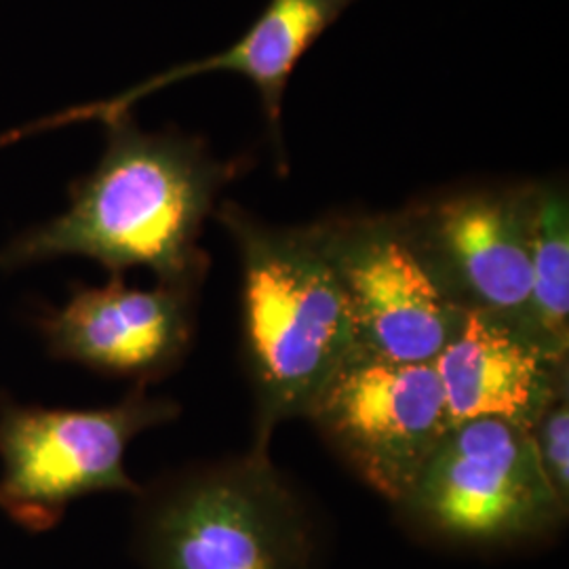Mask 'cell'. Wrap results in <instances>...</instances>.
I'll return each instance as SVG.
<instances>
[{
    "label": "cell",
    "instance_id": "1",
    "mask_svg": "<svg viewBox=\"0 0 569 569\" xmlns=\"http://www.w3.org/2000/svg\"><path fill=\"white\" fill-rule=\"evenodd\" d=\"M106 127L102 157L70 186L68 207L4 244L0 268L87 258L112 277L148 268L157 283L199 291L204 220L241 164L218 161L199 138L143 131L131 114Z\"/></svg>",
    "mask_w": 569,
    "mask_h": 569
},
{
    "label": "cell",
    "instance_id": "5",
    "mask_svg": "<svg viewBox=\"0 0 569 569\" xmlns=\"http://www.w3.org/2000/svg\"><path fill=\"white\" fill-rule=\"evenodd\" d=\"M180 416V406L133 388L96 409L23 406L0 397V510L30 533L56 528L68 507L103 491L140 493L124 456L146 430Z\"/></svg>",
    "mask_w": 569,
    "mask_h": 569
},
{
    "label": "cell",
    "instance_id": "9",
    "mask_svg": "<svg viewBox=\"0 0 569 569\" xmlns=\"http://www.w3.org/2000/svg\"><path fill=\"white\" fill-rule=\"evenodd\" d=\"M197 293L157 283L150 289L110 277L74 284L60 306H44L37 329L53 359L146 388L182 366L197 323Z\"/></svg>",
    "mask_w": 569,
    "mask_h": 569
},
{
    "label": "cell",
    "instance_id": "2",
    "mask_svg": "<svg viewBox=\"0 0 569 569\" xmlns=\"http://www.w3.org/2000/svg\"><path fill=\"white\" fill-rule=\"evenodd\" d=\"M241 262L243 363L253 395V443L306 418L361 350L338 272L317 224L268 226L239 204L218 209Z\"/></svg>",
    "mask_w": 569,
    "mask_h": 569
},
{
    "label": "cell",
    "instance_id": "12",
    "mask_svg": "<svg viewBox=\"0 0 569 569\" xmlns=\"http://www.w3.org/2000/svg\"><path fill=\"white\" fill-rule=\"evenodd\" d=\"M529 333L569 359V203L561 183H533Z\"/></svg>",
    "mask_w": 569,
    "mask_h": 569
},
{
    "label": "cell",
    "instance_id": "11",
    "mask_svg": "<svg viewBox=\"0 0 569 569\" xmlns=\"http://www.w3.org/2000/svg\"><path fill=\"white\" fill-rule=\"evenodd\" d=\"M435 369L451 427L496 418L529 430L552 401L569 395V359L483 315H465Z\"/></svg>",
    "mask_w": 569,
    "mask_h": 569
},
{
    "label": "cell",
    "instance_id": "8",
    "mask_svg": "<svg viewBox=\"0 0 569 569\" xmlns=\"http://www.w3.org/2000/svg\"><path fill=\"white\" fill-rule=\"evenodd\" d=\"M338 272L359 350L399 363H435L465 321L406 243L392 216L317 222Z\"/></svg>",
    "mask_w": 569,
    "mask_h": 569
},
{
    "label": "cell",
    "instance_id": "7",
    "mask_svg": "<svg viewBox=\"0 0 569 569\" xmlns=\"http://www.w3.org/2000/svg\"><path fill=\"white\" fill-rule=\"evenodd\" d=\"M352 472L397 507L449 427L435 363L359 352L308 416Z\"/></svg>",
    "mask_w": 569,
    "mask_h": 569
},
{
    "label": "cell",
    "instance_id": "4",
    "mask_svg": "<svg viewBox=\"0 0 569 569\" xmlns=\"http://www.w3.org/2000/svg\"><path fill=\"white\" fill-rule=\"evenodd\" d=\"M568 507L542 472L528 428L477 418L449 427L395 509L430 540L491 550L549 538Z\"/></svg>",
    "mask_w": 569,
    "mask_h": 569
},
{
    "label": "cell",
    "instance_id": "13",
    "mask_svg": "<svg viewBox=\"0 0 569 569\" xmlns=\"http://www.w3.org/2000/svg\"><path fill=\"white\" fill-rule=\"evenodd\" d=\"M538 462L552 489L569 505V395L552 401L529 428Z\"/></svg>",
    "mask_w": 569,
    "mask_h": 569
},
{
    "label": "cell",
    "instance_id": "6",
    "mask_svg": "<svg viewBox=\"0 0 569 569\" xmlns=\"http://www.w3.org/2000/svg\"><path fill=\"white\" fill-rule=\"evenodd\" d=\"M392 218L449 305L517 327L533 340V183L453 190L409 204Z\"/></svg>",
    "mask_w": 569,
    "mask_h": 569
},
{
    "label": "cell",
    "instance_id": "3",
    "mask_svg": "<svg viewBox=\"0 0 569 569\" xmlns=\"http://www.w3.org/2000/svg\"><path fill=\"white\" fill-rule=\"evenodd\" d=\"M138 498L143 569H312L310 510L270 451L182 468Z\"/></svg>",
    "mask_w": 569,
    "mask_h": 569
},
{
    "label": "cell",
    "instance_id": "10",
    "mask_svg": "<svg viewBox=\"0 0 569 569\" xmlns=\"http://www.w3.org/2000/svg\"><path fill=\"white\" fill-rule=\"evenodd\" d=\"M352 2L355 0H268L264 11L251 23L243 39L224 51L173 66L108 100L70 106L51 117L4 131L0 133V148L79 122L110 124L129 117L138 103L167 87L213 72L241 74L258 89L272 136L281 143V106L287 82L310 47L342 18Z\"/></svg>",
    "mask_w": 569,
    "mask_h": 569
}]
</instances>
